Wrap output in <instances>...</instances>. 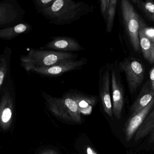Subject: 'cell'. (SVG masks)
<instances>
[{"label":"cell","instance_id":"cell-21","mask_svg":"<svg viewBox=\"0 0 154 154\" xmlns=\"http://www.w3.org/2000/svg\"><path fill=\"white\" fill-rule=\"evenodd\" d=\"M7 63L5 58L1 59L0 61V90L3 85L7 71Z\"/></svg>","mask_w":154,"mask_h":154},{"label":"cell","instance_id":"cell-26","mask_svg":"<svg viewBox=\"0 0 154 154\" xmlns=\"http://www.w3.org/2000/svg\"><path fill=\"white\" fill-rule=\"evenodd\" d=\"M87 154H97L92 148L90 147H88L87 148Z\"/></svg>","mask_w":154,"mask_h":154},{"label":"cell","instance_id":"cell-17","mask_svg":"<svg viewBox=\"0 0 154 154\" xmlns=\"http://www.w3.org/2000/svg\"><path fill=\"white\" fill-rule=\"evenodd\" d=\"M154 128V109L148 114L143 123L136 134L134 137L135 143L145 137Z\"/></svg>","mask_w":154,"mask_h":154},{"label":"cell","instance_id":"cell-27","mask_svg":"<svg viewBox=\"0 0 154 154\" xmlns=\"http://www.w3.org/2000/svg\"><path fill=\"white\" fill-rule=\"evenodd\" d=\"M153 131L152 134V139L154 142V128L153 129Z\"/></svg>","mask_w":154,"mask_h":154},{"label":"cell","instance_id":"cell-24","mask_svg":"<svg viewBox=\"0 0 154 154\" xmlns=\"http://www.w3.org/2000/svg\"><path fill=\"white\" fill-rule=\"evenodd\" d=\"M149 75H150V80H149L151 82L152 88L154 91V67L151 69Z\"/></svg>","mask_w":154,"mask_h":154},{"label":"cell","instance_id":"cell-7","mask_svg":"<svg viewBox=\"0 0 154 154\" xmlns=\"http://www.w3.org/2000/svg\"><path fill=\"white\" fill-rule=\"evenodd\" d=\"M111 75L110 64L102 66L99 72V88L101 105L104 111L112 118L113 108L110 95Z\"/></svg>","mask_w":154,"mask_h":154},{"label":"cell","instance_id":"cell-4","mask_svg":"<svg viewBox=\"0 0 154 154\" xmlns=\"http://www.w3.org/2000/svg\"><path fill=\"white\" fill-rule=\"evenodd\" d=\"M120 8L123 23L133 49L136 52L140 50L139 32L143 20L136 11L132 2L122 0Z\"/></svg>","mask_w":154,"mask_h":154},{"label":"cell","instance_id":"cell-1","mask_svg":"<svg viewBox=\"0 0 154 154\" xmlns=\"http://www.w3.org/2000/svg\"><path fill=\"white\" fill-rule=\"evenodd\" d=\"M94 11V6L83 2L54 0L47 9L40 11L49 22L56 25L70 24Z\"/></svg>","mask_w":154,"mask_h":154},{"label":"cell","instance_id":"cell-9","mask_svg":"<svg viewBox=\"0 0 154 154\" xmlns=\"http://www.w3.org/2000/svg\"><path fill=\"white\" fill-rule=\"evenodd\" d=\"M154 105V98L147 106L137 113L131 115L125 127V134L127 142H129L140 128Z\"/></svg>","mask_w":154,"mask_h":154},{"label":"cell","instance_id":"cell-3","mask_svg":"<svg viewBox=\"0 0 154 154\" xmlns=\"http://www.w3.org/2000/svg\"><path fill=\"white\" fill-rule=\"evenodd\" d=\"M78 57V54L72 52L32 49L27 55L22 56L20 59L23 67H48L61 61L76 59Z\"/></svg>","mask_w":154,"mask_h":154},{"label":"cell","instance_id":"cell-8","mask_svg":"<svg viewBox=\"0 0 154 154\" xmlns=\"http://www.w3.org/2000/svg\"><path fill=\"white\" fill-rule=\"evenodd\" d=\"M111 87L112 89L113 114L117 119L121 118L124 106L123 85L116 68L110 64Z\"/></svg>","mask_w":154,"mask_h":154},{"label":"cell","instance_id":"cell-18","mask_svg":"<svg viewBox=\"0 0 154 154\" xmlns=\"http://www.w3.org/2000/svg\"><path fill=\"white\" fill-rule=\"evenodd\" d=\"M131 2L137 5L146 16L154 22V2L152 0H132Z\"/></svg>","mask_w":154,"mask_h":154},{"label":"cell","instance_id":"cell-23","mask_svg":"<svg viewBox=\"0 0 154 154\" xmlns=\"http://www.w3.org/2000/svg\"><path fill=\"white\" fill-rule=\"evenodd\" d=\"M143 29L146 36L154 43V28L146 27L144 23Z\"/></svg>","mask_w":154,"mask_h":154},{"label":"cell","instance_id":"cell-14","mask_svg":"<svg viewBox=\"0 0 154 154\" xmlns=\"http://www.w3.org/2000/svg\"><path fill=\"white\" fill-rule=\"evenodd\" d=\"M144 23L143 21L142 23L139 32L140 50L144 58L149 63L153 64L154 63V43L145 34L143 29Z\"/></svg>","mask_w":154,"mask_h":154},{"label":"cell","instance_id":"cell-15","mask_svg":"<svg viewBox=\"0 0 154 154\" xmlns=\"http://www.w3.org/2000/svg\"><path fill=\"white\" fill-rule=\"evenodd\" d=\"M81 114L89 115L97 102V97L73 91Z\"/></svg>","mask_w":154,"mask_h":154},{"label":"cell","instance_id":"cell-10","mask_svg":"<svg viewBox=\"0 0 154 154\" xmlns=\"http://www.w3.org/2000/svg\"><path fill=\"white\" fill-rule=\"evenodd\" d=\"M44 48L62 52H71L84 50V48L76 39L63 36L55 37L48 42Z\"/></svg>","mask_w":154,"mask_h":154},{"label":"cell","instance_id":"cell-12","mask_svg":"<svg viewBox=\"0 0 154 154\" xmlns=\"http://www.w3.org/2000/svg\"><path fill=\"white\" fill-rule=\"evenodd\" d=\"M154 98V91L150 80H148L143 86L140 94L131 107V115L142 110L151 102Z\"/></svg>","mask_w":154,"mask_h":154},{"label":"cell","instance_id":"cell-11","mask_svg":"<svg viewBox=\"0 0 154 154\" xmlns=\"http://www.w3.org/2000/svg\"><path fill=\"white\" fill-rule=\"evenodd\" d=\"M13 116V101L10 92L6 89L0 102V127L3 130H7L10 128Z\"/></svg>","mask_w":154,"mask_h":154},{"label":"cell","instance_id":"cell-25","mask_svg":"<svg viewBox=\"0 0 154 154\" xmlns=\"http://www.w3.org/2000/svg\"><path fill=\"white\" fill-rule=\"evenodd\" d=\"M40 154H58L56 151H54L53 150H51V149H48V150H46V151H43Z\"/></svg>","mask_w":154,"mask_h":154},{"label":"cell","instance_id":"cell-13","mask_svg":"<svg viewBox=\"0 0 154 154\" xmlns=\"http://www.w3.org/2000/svg\"><path fill=\"white\" fill-rule=\"evenodd\" d=\"M19 15V11L14 5L7 2H0V25L16 20Z\"/></svg>","mask_w":154,"mask_h":154},{"label":"cell","instance_id":"cell-5","mask_svg":"<svg viewBox=\"0 0 154 154\" xmlns=\"http://www.w3.org/2000/svg\"><path fill=\"white\" fill-rule=\"evenodd\" d=\"M88 60L85 58L80 59L65 61L48 67H35L24 66L27 71H31L47 77H57L72 71L81 69L86 65Z\"/></svg>","mask_w":154,"mask_h":154},{"label":"cell","instance_id":"cell-19","mask_svg":"<svg viewBox=\"0 0 154 154\" xmlns=\"http://www.w3.org/2000/svg\"><path fill=\"white\" fill-rule=\"evenodd\" d=\"M117 2V0H110L109 2V9L106 22V30L108 33H110L112 32L114 26Z\"/></svg>","mask_w":154,"mask_h":154},{"label":"cell","instance_id":"cell-6","mask_svg":"<svg viewBox=\"0 0 154 154\" xmlns=\"http://www.w3.org/2000/svg\"><path fill=\"white\" fill-rule=\"evenodd\" d=\"M119 68L125 75L129 91L134 94L143 80L145 69L140 61L135 59L128 58L121 61Z\"/></svg>","mask_w":154,"mask_h":154},{"label":"cell","instance_id":"cell-2","mask_svg":"<svg viewBox=\"0 0 154 154\" xmlns=\"http://www.w3.org/2000/svg\"><path fill=\"white\" fill-rule=\"evenodd\" d=\"M48 108L55 116L69 122L81 123V113L73 92H69L61 98L54 97L42 92Z\"/></svg>","mask_w":154,"mask_h":154},{"label":"cell","instance_id":"cell-22","mask_svg":"<svg viewBox=\"0 0 154 154\" xmlns=\"http://www.w3.org/2000/svg\"><path fill=\"white\" fill-rule=\"evenodd\" d=\"M100 2V12L103 20L106 23L109 9L110 0H101Z\"/></svg>","mask_w":154,"mask_h":154},{"label":"cell","instance_id":"cell-20","mask_svg":"<svg viewBox=\"0 0 154 154\" xmlns=\"http://www.w3.org/2000/svg\"><path fill=\"white\" fill-rule=\"evenodd\" d=\"M54 1V0H36L34 1V4L37 11L39 13L49 8Z\"/></svg>","mask_w":154,"mask_h":154},{"label":"cell","instance_id":"cell-16","mask_svg":"<svg viewBox=\"0 0 154 154\" xmlns=\"http://www.w3.org/2000/svg\"><path fill=\"white\" fill-rule=\"evenodd\" d=\"M31 29L29 24L20 23L14 26L0 29V39H11Z\"/></svg>","mask_w":154,"mask_h":154}]
</instances>
